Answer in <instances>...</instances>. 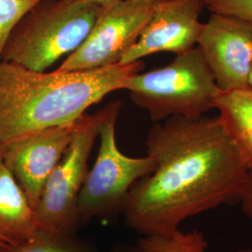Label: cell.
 Instances as JSON below:
<instances>
[{"mask_svg":"<svg viewBox=\"0 0 252 252\" xmlns=\"http://www.w3.org/2000/svg\"><path fill=\"white\" fill-rule=\"evenodd\" d=\"M138 252H141V251H140V250H139V249H138Z\"/></svg>","mask_w":252,"mask_h":252,"instance_id":"cb8c5ba5","label":"cell"},{"mask_svg":"<svg viewBox=\"0 0 252 252\" xmlns=\"http://www.w3.org/2000/svg\"><path fill=\"white\" fill-rule=\"evenodd\" d=\"M0 247H3V248H9V247H12L10 246L9 244L7 243V241L0 236Z\"/></svg>","mask_w":252,"mask_h":252,"instance_id":"d6986e66","label":"cell"},{"mask_svg":"<svg viewBox=\"0 0 252 252\" xmlns=\"http://www.w3.org/2000/svg\"><path fill=\"white\" fill-rule=\"evenodd\" d=\"M126 91L154 124L171 117H202L215 108L220 92L197 46L164 66L135 74Z\"/></svg>","mask_w":252,"mask_h":252,"instance_id":"277c9868","label":"cell"},{"mask_svg":"<svg viewBox=\"0 0 252 252\" xmlns=\"http://www.w3.org/2000/svg\"><path fill=\"white\" fill-rule=\"evenodd\" d=\"M197 47L222 92L249 89L252 64V24L211 13Z\"/></svg>","mask_w":252,"mask_h":252,"instance_id":"ba28073f","label":"cell"},{"mask_svg":"<svg viewBox=\"0 0 252 252\" xmlns=\"http://www.w3.org/2000/svg\"><path fill=\"white\" fill-rule=\"evenodd\" d=\"M156 3L118 0L102 4L89 35L58 70H95L120 64L153 16Z\"/></svg>","mask_w":252,"mask_h":252,"instance_id":"52a82bcc","label":"cell"},{"mask_svg":"<svg viewBox=\"0 0 252 252\" xmlns=\"http://www.w3.org/2000/svg\"><path fill=\"white\" fill-rule=\"evenodd\" d=\"M122 106V102L115 101L104 108L105 114L98 131L97 157L86 174L78 198V222L89 220L124 204L131 187L155 167L153 157L148 154L133 158L119 150L115 132Z\"/></svg>","mask_w":252,"mask_h":252,"instance_id":"5b68a950","label":"cell"},{"mask_svg":"<svg viewBox=\"0 0 252 252\" xmlns=\"http://www.w3.org/2000/svg\"><path fill=\"white\" fill-rule=\"evenodd\" d=\"M211 13L241 19L252 24V0H205Z\"/></svg>","mask_w":252,"mask_h":252,"instance_id":"2e32d148","label":"cell"},{"mask_svg":"<svg viewBox=\"0 0 252 252\" xmlns=\"http://www.w3.org/2000/svg\"><path fill=\"white\" fill-rule=\"evenodd\" d=\"M87 2H91V3H96V4H106L108 2H112V1H118V0H84ZM130 1H146V2H153V3H157L161 0H130Z\"/></svg>","mask_w":252,"mask_h":252,"instance_id":"ac0fdd59","label":"cell"},{"mask_svg":"<svg viewBox=\"0 0 252 252\" xmlns=\"http://www.w3.org/2000/svg\"><path fill=\"white\" fill-rule=\"evenodd\" d=\"M104 114V108L94 114H85L74 126L69 145L47 181L35 208L38 232L66 236L78 222V198Z\"/></svg>","mask_w":252,"mask_h":252,"instance_id":"8992f818","label":"cell"},{"mask_svg":"<svg viewBox=\"0 0 252 252\" xmlns=\"http://www.w3.org/2000/svg\"><path fill=\"white\" fill-rule=\"evenodd\" d=\"M41 0H0V60L10 31Z\"/></svg>","mask_w":252,"mask_h":252,"instance_id":"5bb4252c","label":"cell"},{"mask_svg":"<svg viewBox=\"0 0 252 252\" xmlns=\"http://www.w3.org/2000/svg\"><path fill=\"white\" fill-rule=\"evenodd\" d=\"M101 6L84 0H41L10 31L0 61L46 71L80 48Z\"/></svg>","mask_w":252,"mask_h":252,"instance_id":"3957f363","label":"cell"},{"mask_svg":"<svg viewBox=\"0 0 252 252\" xmlns=\"http://www.w3.org/2000/svg\"><path fill=\"white\" fill-rule=\"evenodd\" d=\"M65 236H55L37 232L27 242L9 247L5 252H81L65 242Z\"/></svg>","mask_w":252,"mask_h":252,"instance_id":"9a60e30c","label":"cell"},{"mask_svg":"<svg viewBox=\"0 0 252 252\" xmlns=\"http://www.w3.org/2000/svg\"><path fill=\"white\" fill-rule=\"evenodd\" d=\"M3 153H4V144L0 141V159H2Z\"/></svg>","mask_w":252,"mask_h":252,"instance_id":"44dd1931","label":"cell"},{"mask_svg":"<svg viewBox=\"0 0 252 252\" xmlns=\"http://www.w3.org/2000/svg\"><path fill=\"white\" fill-rule=\"evenodd\" d=\"M36 212L12 173L0 159V236L10 246L37 234Z\"/></svg>","mask_w":252,"mask_h":252,"instance_id":"8fae6325","label":"cell"},{"mask_svg":"<svg viewBox=\"0 0 252 252\" xmlns=\"http://www.w3.org/2000/svg\"><path fill=\"white\" fill-rule=\"evenodd\" d=\"M143 60L95 70L38 72L0 61V141L4 145L46 129L73 126L112 92L126 90Z\"/></svg>","mask_w":252,"mask_h":252,"instance_id":"7a4b0ae2","label":"cell"},{"mask_svg":"<svg viewBox=\"0 0 252 252\" xmlns=\"http://www.w3.org/2000/svg\"><path fill=\"white\" fill-rule=\"evenodd\" d=\"M205 0H161L138 40L123 57L134 63L158 53L183 54L197 46L204 24L200 22Z\"/></svg>","mask_w":252,"mask_h":252,"instance_id":"9c48e42d","label":"cell"},{"mask_svg":"<svg viewBox=\"0 0 252 252\" xmlns=\"http://www.w3.org/2000/svg\"><path fill=\"white\" fill-rule=\"evenodd\" d=\"M215 109L227 133L241 153L250 171H252V92H222L216 100Z\"/></svg>","mask_w":252,"mask_h":252,"instance_id":"7c38bea8","label":"cell"},{"mask_svg":"<svg viewBox=\"0 0 252 252\" xmlns=\"http://www.w3.org/2000/svg\"><path fill=\"white\" fill-rule=\"evenodd\" d=\"M6 249H8V248H3V247H0V252H5Z\"/></svg>","mask_w":252,"mask_h":252,"instance_id":"603a6c76","label":"cell"},{"mask_svg":"<svg viewBox=\"0 0 252 252\" xmlns=\"http://www.w3.org/2000/svg\"><path fill=\"white\" fill-rule=\"evenodd\" d=\"M249 89L252 92V64L251 73H250V78H249Z\"/></svg>","mask_w":252,"mask_h":252,"instance_id":"ffe728a7","label":"cell"},{"mask_svg":"<svg viewBox=\"0 0 252 252\" xmlns=\"http://www.w3.org/2000/svg\"><path fill=\"white\" fill-rule=\"evenodd\" d=\"M238 203L244 214L252 221V171L249 172L243 189L239 195Z\"/></svg>","mask_w":252,"mask_h":252,"instance_id":"e0dca14e","label":"cell"},{"mask_svg":"<svg viewBox=\"0 0 252 252\" xmlns=\"http://www.w3.org/2000/svg\"><path fill=\"white\" fill-rule=\"evenodd\" d=\"M146 147L155 167L124 202L126 222L138 234H173L189 218L238 202L250 170L220 118L155 123Z\"/></svg>","mask_w":252,"mask_h":252,"instance_id":"6da1fadb","label":"cell"},{"mask_svg":"<svg viewBox=\"0 0 252 252\" xmlns=\"http://www.w3.org/2000/svg\"><path fill=\"white\" fill-rule=\"evenodd\" d=\"M208 243L203 233L194 231L161 235H144L139 239L138 249L142 252H205Z\"/></svg>","mask_w":252,"mask_h":252,"instance_id":"4fadbf2b","label":"cell"},{"mask_svg":"<svg viewBox=\"0 0 252 252\" xmlns=\"http://www.w3.org/2000/svg\"><path fill=\"white\" fill-rule=\"evenodd\" d=\"M234 252H252V250H249V249H246V250H239V251H236Z\"/></svg>","mask_w":252,"mask_h":252,"instance_id":"7402d4cb","label":"cell"},{"mask_svg":"<svg viewBox=\"0 0 252 252\" xmlns=\"http://www.w3.org/2000/svg\"><path fill=\"white\" fill-rule=\"evenodd\" d=\"M75 125L46 129L4 145L2 160L34 209L69 145Z\"/></svg>","mask_w":252,"mask_h":252,"instance_id":"30bf717a","label":"cell"}]
</instances>
